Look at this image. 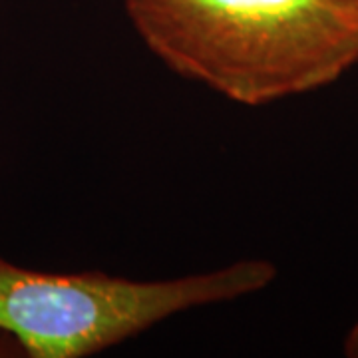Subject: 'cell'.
Listing matches in <instances>:
<instances>
[{
    "mask_svg": "<svg viewBox=\"0 0 358 358\" xmlns=\"http://www.w3.org/2000/svg\"><path fill=\"white\" fill-rule=\"evenodd\" d=\"M350 2H355V4H357V6H358V0H350Z\"/></svg>",
    "mask_w": 358,
    "mask_h": 358,
    "instance_id": "4",
    "label": "cell"
},
{
    "mask_svg": "<svg viewBox=\"0 0 358 358\" xmlns=\"http://www.w3.org/2000/svg\"><path fill=\"white\" fill-rule=\"evenodd\" d=\"M345 355L346 357H358V322L350 329V333L346 334Z\"/></svg>",
    "mask_w": 358,
    "mask_h": 358,
    "instance_id": "3",
    "label": "cell"
},
{
    "mask_svg": "<svg viewBox=\"0 0 358 358\" xmlns=\"http://www.w3.org/2000/svg\"><path fill=\"white\" fill-rule=\"evenodd\" d=\"M148 48L243 106L333 84L358 62L350 0H124Z\"/></svg>",
    "mask_w": 358,
    "mask_h": 358,
    "instance_id": "1",
    "label": "cell"
},
{
    "mask_svg": "<svg viewBox=\"0 0 358 358\" xmlns=\"http://www.w3.org/2000/svg\"><path fill=\"white\" fill-rule=\"evenodd\" d=\"M277 267L265 259L167 281H131L106 273H44L0 255V357L4 336L32 358L100 352L178 313L235 301L265 289Z\"/></svg>",
    "mask_w": 358,
    "mask_h": 358,
    "instance_id": "2",
    "label": "cell"
}]
</instances>
